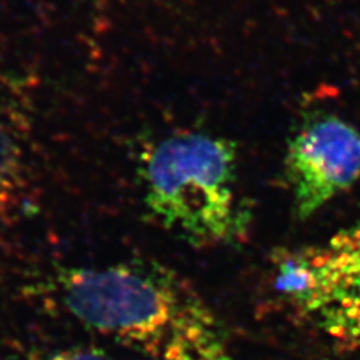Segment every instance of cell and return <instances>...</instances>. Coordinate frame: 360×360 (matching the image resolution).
<instances>
[{
	"mask_svg": "<svg viewBox=\"0 0 360 360\" xmlns=\"http://www.w3.org/2000/svg\"><path fill=\"white\" fill-rule=\"evenodd\" d=\"M144 201L162 227L198 246L227 245L246 230L238 152L229 140L176 132L141 158Z\"/></svg>",
	"mask_w": 360,
	"mask_h": 360,
	"instance_id": "obj_1",
	"label": "cell"
},
{
	"mask_svg": "<svg viewBox=\"0 0 360 360\" xmlns=\"http://www.w3.org/2000/svg\"><path fill=\"white\" fill-rule=\"evenodd\" d=\"M59 285L78 321L153 356L198 299L167 269L132 263L63 269Z\"/></svg>",
	"mask_w": 360,
	"mask_h": 360,
	"instance_id": "obj_2",
	"label": "cell"
},
{
	"mask_svg": "<svg viewBox=\"0 0 360 360\" xmlns=\"http://www.w3.org/2000/svg\"><path fill=\"white\" fill-rule=\"evenodd\" d=\"M278 288L332 341L360 348V224L288 255Z\"/></svg>",
	"mask_w": 360,
	"mask_h": 360,
	"instance_id": "obj_3",
	"label": "cell"
},
{
	"mask_svg": "<svg viewBox=\"0 0 360 360\" xmlns=\"http://www.w3.org/2000/svg\"><path fill=\"white\" fill-rule=\"evenodd\" d=\"M285 172L296 217H314L360 179V131L336 116L305 123L288 144Z\"/></svg>",
	"mask_w": 360,
	"mask_h": 360,
	"instance_id": "obj_4",
	"label": "cell"
},
{
	"mask_svg": "<svg viewBox=\"0 0 360 360\" xmlns=\"http://www.w3.org/2000/svg\"><path fill=\"white\" fill-rule=\"evenodd\" d=\"M161 360H239L225 344L217 319L197 299L168 338Z\"/></svg>",
	"mask_w": 360,
	"mask_h": 360,
	"instance_id": "obj_5",
	"label": "cell"
},
{
	"mask_svg": "<svg viewBox=\"0 0 360 360\" xmlns=\"http://www.w3.org/2000/svg\"><path fill=\"white\" fill-rule=\"evenodd\" d=\"M21 168L22 152L0 104V205L15 191Z\"/></svg>",
	"mask_w": 360,
	"mask_h": 360,
	"instance_id": "obj_6",
	"label": "cell"
},
{
	"mask_svg": "<svg viewBox=\"0 0 360 360\" xmlns=\"http://www.w3.org/2000/svg\"><path fill=\"white\" fill-rule=\"evenodd\" d=\"M50 360H115L95 350H65L54 354Z\"/></svg>",
	"mask_w": 360,
	"mask_h": 360,
	"instance_id": "obj_7",
	"label": "cell"
}]
</instances>
